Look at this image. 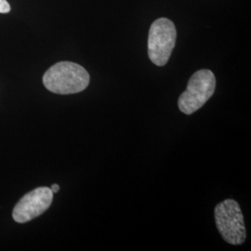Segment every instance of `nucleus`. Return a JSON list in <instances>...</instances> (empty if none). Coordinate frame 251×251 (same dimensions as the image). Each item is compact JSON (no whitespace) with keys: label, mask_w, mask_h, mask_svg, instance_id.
<instances>
[{"label":"nucleus","mask_w":251,"mask_h":251,"mask_svg":"<svg viewBox=\"0 0 251 251\" xmlns=\"http://www.w3.org/2000/svg\"><path fill=\"white\" fill-rule=\"evenodd\" d=\"M216 89L214 74L207 69L195 73L188 82L187 89L179 96L178 106L185 115H192L212 97Z\"/></svg>","instance_id":"2"},{"label":"nucleus","mask_w":251,"mask_h":251,"mask_svg":"<svg viewBox=\"0 0 251 251\" xmlns=\"http://www.w3.org/2000/svg\"><path fill=\"white\" fill-rule=\"evenodd\" d=\"M50 189H51L53 194H56V193H58L60 191V186L58 184H52V186L50 187Z\"/></svg>","instance_id":"7"},{"label":"nucleus","mask_w":251,"mask_h":251,"mask_svg":"<svg viewBox=\"0 0 251 251\" xmlns=\"http://www.w3.org/2000/svg\"><path fill=\"white\" fill-rule=\"evenodd\" d=\"M10 11V6L7 0H0V13H8Z\"/></svg>","instance_id":"6"},{"label":"nucleus","mask_w":251,"mask_h":251,"mask_svg":"<svg viewBox=\"0 0 251 251\" xmlns=\"http://www.w3.org/2000/svg\"><path fill=\"white\" fill-rule=\"evenodd\" d=\"M88 71L77 63L60 62L43 75L46 89L56 94H75L86 90L90 84Z\"/></svg>","instance_id":"1"},{"label":"nucleus","mask_w":251,"mask_h":251,"mask_svg":"<svg viewBox=\"0 0 251 251\" xmlns=\"http://www.w3.org/2000/svg\"><path fill=\"white\" fill-rule=\"evenodd\" d=\"M177 31L168 18H159L152 24L148 36V56L157 66L166 65L175 47Z\"/></svg>","instance_id":"3"},{"label":"nucleus","mask_w":251,"mask_h":251,"mask_svg":"<svg viewBox=\"0 0 251 251\" xmlns=\"http://www.w3.org/2000/svg\"><path fill=\"white\" fill-rule=\"evenodd\" d=\"M217 228L225 241L241 245L247 237L244 217L240 206L233 199H226L215 207Z\"/></svg>","instance_id":"4"},{"label":"nucleus","mask_w":251,"mask_h":251,"mask_svg":"<svg viewBox=\"0 0 251 251\" xmlns=\"http://www.w3.org/2000/svg\"><path fill=\"white\" fill-rule=\"evenodd\" d=\"M53 193L49 187H38L21 198L14 206L12 218L18 224H25L43 214L51 205Z\"/></svg>","instance_id":"5"}]
</instances>
